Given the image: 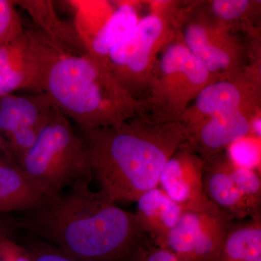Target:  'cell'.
Returning a JSON list of instances; mask_svg holds the SVG:
<instances>
[{
  "label": "cell",
  "mask_w": 261,
  "mask_h": 261,
  "mask_svg": "<svg viewBox=\"0 0 261 261\" xmlns=\"http://www.w3.org/2000/svg\"><path fill=\"white\" fill-rule=\"evenodd\" d=\"M90 180L16 218L18 229L84 261L133 260L145 231L135 214L120 208Z\"/></svg>",
  "instance_id": "cell-1"
},
{
  "label": "cell",
  "mask_w": 261,
  "mask_h": 261,
  "mask_svg": "<svg viewBox=\"0 0 261 261\" xmlns=\"http://www.w3.org/2000/svg\"><path fill=\"white\" fill-rule=\"evenodd\" d=\"M92 176L113 201L136 202L159 187L165 165L187 140L179 120L142 111L121 123L81 130Z\"/></svg>",
  "instance_id": "cell-2"
},
{
  "label": "cell",
  "mask_w": 261,
  "mask_h": 261,
  "mask_svg": "<svg viewBox=\"0 0 261 261\" xmlns=\"http://www.w3.org/2000/svg\"><path fill=\"white\" fill-rule=\"evenodd\" d=\"M44 93L57 109L81 130L113 126L145 111L111 73L88 53L63 51L51 65Z\"/></svg>",
  "instance_id": "cell-3"
},
{
  "label": "cell",
  "mask_w": 261,
  "mask_h": 261,
  "mask_svg": "<svg viewBox=\"0 0 261 261\" xmlns=\"http://www.w3.org/2000/svg\"><path fill=\"white\" fill-rule=\"evenodd\" d=\"M17 165L50 198L92 177L82 137L58 109Z\"/></svg>",
  "instance_id": "cell-4"
},
{
  "label": "cell",
  "mask_w": 261,
  "mask_h": 261,
  "mask_svg": "<svg viewBox=\"0 0 261 261\" xmlns=\"http://www.w3.org/2000/svg\"><path fill=\"white\" fill-rule=\"evenodd\" d=\"M174 5L171 1L152 2L149 14L140 18L105 62L118 82L138 100L142 101L149 88L161 51L177 37Z\"/></svg>",
  "instance_id": "cell-5"
},
{
  "label": "cell",
  "mask_w": 261,
  "mask_h": 261,
  "mask_svg": "<svg viewBox=\"0 0 261 261\" xmlns=\"http://www.w3.org/2000/svg\"><path fill=\"white\" fill-rule=\"evenodd\" d=\"M224 75L214 74L200 63L179 35L160 55L142 102L145 111L166 120H178L201 91Z\"/></svg>",
  "instance_id": "cell-6"
},
{
  "label": "cell",
  "mask_w": 261,
  "mask_h": 261,
  "mask_svg": "<svg viewBox=\"0 0 261 261\" xmlns=\"http://www.w3.org/2000/svg\"><path fill=\"white\" fill-rule=\"evenodd\" d=\"M63 49L38 29H25L0 46V97L18 90L44 93L49 70Z\"/></svg>",
  "instance_id": "cell-7"
},
{
  "label": "cell",
  "mask_w": 261,
  "mask_h": 261,
  "mask_svg": "<svg viewBox=\"0 0 261 261\" xmlns=\"http://www.w3.org/2000/svg\"><path fill=\"white\" fill-rule=\"evenodd\" d=\"M205 162L207 198L231 219L261 218L260 173L231 162L226 152Z\"/></svg>",
  "instance_id": "cell-8"
},
{
  "label": "cell",
  "mask_w": 261,
  "mask_h": 261,
  "mask_svg": "<svg viewBox=\"0 0 261 261\" xmlns=\"http://www.w3.org/2000/svg\"><path fill=\"white\" fill-rule=\"evenodd\" d=\"M260 73L258 67L228 73L205 87L180 118L186 128L206 118L236 111H260Z\"/></svg>",
  "instance_id": "cell-9"
},
{
  "label": "cell",
  "mask_w": 261,
  "mask_h": 261,
  "mask_svg": "<svg viewBox=\"0 0 261 261\" xmlns=\"http://www.w3.org/2000/svg\"><path fill=\"white\" fill-rule=\"evenodd\" d=\"M231 221L219 209L185 211L177 224L154 245L187 261H214Z\"/></svg>",
  "instance_id": "cell-10"
},
{
  "label": "cell",
  "mask_w": 261,
  "mask_h": 261,
  "mask_svg": "<svg viewBox=\"0 0 261 261\" xmlns=\"http://www.w3.org/2000/svg\"><path fill=\"white\" fill-rule=\"evenodd\" d=\"M180 38L214 74H228L244 68L243 47L232 29L224 23L205 18L195 19L187 24Z\"/></svg>",
  "instance_id": "cell-11"
},
{
  "label": "cell",
  "mask_w": 261,
  "mask_h": 261,
  "mask_svg": "<svg viewBox=\"0 0 261 261\" xmlns=\"http://www.w3.org/2000/svg\"><path fill=\"white\" fill-rule=\"evenodd\" d=\"M204 170L203 159L185 142L165 165L159 187L185 211L219 209L206 195Z\"/></svg>",
  "instance_id": "cell-12"
},
{
  "label": "cell",
  "mask_w": 261,
  "mask_h": 261,
  "mask_svg": "<svg viewBox=\"0 0 261 261\" xmlns=\"http://www.w3.org/2000/svg\"><path fill=\"white\" fill-rule=\"evenodd\" d=\"M255 113L236 111L206 118L187 128L186 142L203 161L213 159L249 135L250 118Z\"/></svg>",
  "instance_id": "cell-13"
},
{
  "label": "cell",
  "mask_w": 261,
  "mask_h": 261,
  "mask_svg": "<svg viewBox=\"0 0 261 261\" xmlns=\"http://www.w3.org/2000/svg\"><path fill=\"white\" fill-rule=\"evenodd\" d=\"M28 13L34 23L51 42L69 54L82 56L87 47L74 23L60 18L50 0H19L13 1Z\"/></svg>",
  "instance_id": "cell-14"
},
{
  "label": "cell",
  "mask_w": 261,
  "mask_h": 261,
  "mask_svg": "<svg viewBox=\"0 0 261 261\" xmlns=\"http://www.w3.org/2000/svg\"><path fill=\"white\" fill-rule=\"evenodd\" d=\"M56 111L47 94H8L0 97V133L8 137L25 127L42 126Z\"/></svg>",
  "instance_id": "cell-15"
},
{
  "label": "cell",
  "mask_w": 261,
  "mask_h": 261,
  "mask_svg": "<svg viewBox=\"0 0 261 261\" xmlns=\"http://www.w3.org/2000/svg\"><path fill=\"white\" fill-rule=\"evenodd\" d=\"M49 199L16 163L0 159V215L28 212Z\"/></svg>",
  "instance_id": "cell-16"
},
{
  "label": "cell",
  "mask_w": 261,
  "mask_h": 261,
  "mask_svg": "<svg viewBox=\"0 0 261 261\" xmlns=\"http://www.w3.org/2000/svg\"><path fill=\"white\" fill-rule=\"evenodd\" d=\"M136 202V216L146 236L154 243L167 234L185 212L159 187L146 192Z\"/></svg>",
  "instance_id": "cell-17"
},
{
  "label": "cell",
  "mask_w": 261,
  "mask_h": 261,
  "mask_svg": "<svg viewBox=\"0 0 261 261\" xmlns=\"http://www.w3.org/2000/svg\"><path fill=\"white\" fill-rule=\"evenodd\" d=\"M116 3L112 15L92 37L87 47L89 55L104 63L110 53L129 35L140 20V3Z\"/></svg>",
  "instance_id": "cell-18"
},
{
  "label": "cell",
  "mask_w": 261,
  "mask_h": 261,
  "mask_svg": "<svg viewBox=\"0 0 261 261\" xmlns=\"http://www.w3.org/2000/svg\"><path fill=\"white\" fill-rule=\"evenodd\" d=\"M214 261H261V218L231 224Z\"/></svg>",
  "instance_id": "cell-19"
},
{
  "label": "cell",
  "mask_w": 261,
  "mask_h": 261,
  "mask_svg": "<svg viewBox=\"0 0 261 261\" xmlns=\"http://www.w3.org/2000/svg\"><path fill=\"white\" fill-rule=\"evenodd\" d=\"M75 13L74 24L86 47L116 8L108 1H68Z\"/></svg>",
  "instance_id": "cell-20"
},
{
  "label": "cell",
  "mask_w": 261,
  "mask_h": 261,
  "mask_svg": "<svg viewBox=\"0 0 261 261\" xmlns=\"http://www.w3.org/2000/svg\"><path fill=\"white\" fill-rule=\"evenodd\" d=\"M260 3L249 0H214L211 2L210 8L216 21L232 29L235 23L247 19Z\"/></svg>",
  "instance_id": "cell-21"
},
{
  "label": "cell",
  "mask_w": 261,
  "mask_h": 261,
  "mask_svg": "<svg viewBox=\"0 0 261 261\" xmlns=\"http://www.w3.org/2000/svg\"><path fill=\"white\" fill-rule=\"evenodd\" d=\"M261 140L246 137L231 144L226 151L231 162L260 174Z\"/></svg>",
  "instance_id": "cell-22"
},
{
  "label": "cell",
  "mask_w": 261,
  "mask_h": 261,
  "mask_svg": "<svg viewBox=\"0 0 261 261\" xmlns=\"http://www.w3.org/2000/svg\"><path fill=\"white\" fill-rule=\"evenodd\" d=\"M23 30L14 2L0 0V46L18 37Z\"/></svg>",
  "instance_id": "cell-23"
},
{
  "label": "cell",
  "mask_w": 261,
  "mask_h": 261,
  "mask_svg": "<svg viewBox=\"0 0 261 261\" xmlns=\"http://www.w3.org/2000/svg\"><path fill=\"white\" fill-rule=\"evenodd\" d=\"M44 125L25 127L13 132L7 137L8 149L12 155L16 160V164L32 148Z\"/></svg>",
  "instance_id": "cell-24"
},
{
  "label": "cell",
  "mask_w": 261,
  "mask_h": 261,
  "mask_svg": "<svg viewBox=\"0 0 261 261\" xmlns=\"http://www.w3.org/2000/svg\"><path fill=\"white\" fill-rule=\"evenodd\" d=\"M27 250L32 261H84L47 243L29 245Z\"/></svg>",
  "instance_id": "cell-25"
},
{
  "label": "cell",
  "mask_w": 261,
  "mask_h": 261,
  "mask_svg": "<svg viewBox=\"0 0 261 261\" xmlns=\"http://www.w3.org/2000/svg\"><path fill=\"white\" fill-rule=\"evenodd\" d=\"M0 261H32L28 250L15 243L10 236L0 240Z\"/></svg>",
  "instance_id": "cell-26"
},
{
  "label": "cell",
  "mask_w": 261,
  "mask_h": 261,
  "mask_svg": "<svg viewBox=\"0 0 261 261\" xmlns=\"http://www.w3.org/2000/svg\"><path fill=\"white\" fill-rule=\"evenodd\" d=\"M180 257L167 249L159 246H141L133 261H178Z\"/></svg>",
  "instance_id": "cell-27"
},
{
  "label": "cell",
  "mask_w": 261,
  "mask_h": 261,
  "mask_svg": "<svg viewBox=\"0 0 261 261\" xmlns=\"http://www.w3.org/2000/svg\"><path fill=\"white\" fill-rule=\"evenodd\" d=\"M15 230H18L15 217L0 215V240L10 236Z\"/></svg>",
  "instance_id": "cell-28"
},
{
  "label": "cell",
  "mask_w": 261,
  "mask_h": 261,
  "mask_svg": "<svg viewBox=\"0 0 261 261\" xmlns=\"http://www.w3.org/2000/svg\"><path fill=\"white\" fill-rule=\"evenodd\" d=\"M249 137L261 140V113L260 111L253 115L250 118Z\"/></svg>",
  "instance_id": "cell-29"
},
{
  "label": "cell",
  "mask_w": 261,
  "mask_h": 261,
  "mask_svg": "<svg viewBox=\"0 0 261 261\" xmlns=\"http://www.w3.org/2000/svg\"><path fill=\"white\" fill-rule=\"evenodd\" d=\"M2 145H3V144H2L1 139H0V150H1Z\"/></svg>",
  "instance_id": "cell-30"
}]
</instances>
